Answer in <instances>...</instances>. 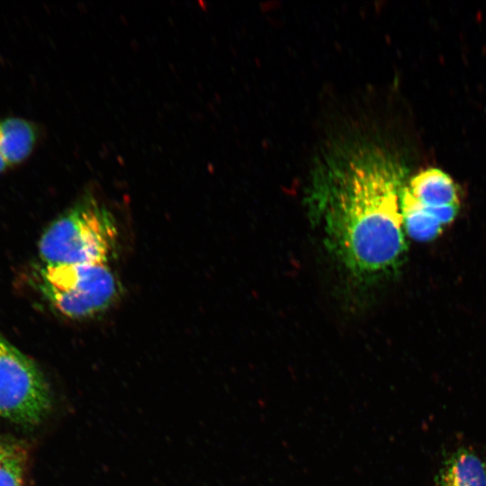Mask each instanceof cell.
<instances>
[{
    "label": "cell",
    "mask_w": 486,
    "mask_h": 486,
    "mask_svg": "<svg viewBox=\"0 0 486 486\" xmlns=\"http://www.w3.org/2000/svg\"><path fill=\"white\" fill-rule=\"evenodd\" d=\"M22 455L10 450L0 464V486H22Z\"/></svg>",
    "instance_id": "8"
},
{
    "label": "cell",
    "mask_w": 486,
    "mask_h": 486,
    "mask_svg": "<svg viewBox=\"0 0 486 486\" xmlns=\"http://www.w3.org/2000/svg\"><path fill=\"white\" fill-rule=\"evenodd\" d=\"M40 288L58 311L75 320L102 313L121 289L108 263L42 266Z\"/></svg>",
    "instance_id": "3"
},
{
    "label": "cell",
    "mask_w": 486,
    "mask_h": 486,
    "mask_svg": "<svg viewBox=\"0 0 486 486\" xmlns=\"http://www.w3.org/2000/svg\"><path fill=\"white\" fill-rule=\"evenodd\" d=\"M435 486H486V462L470 448H458L443 461Z\"/></svg>",
    "instance_id": "6"
},
{
    "label": "cell",
    "mask_w": 486,
    "mask_h": 486,
    "mask_svg": "<svg viewBox=\"0 0 486 486\" xmlns=\"http://www.w3.org/2000/svg\"><path fill=\"white\" fill-rule=\"evenodd\" d=\"M459 208L456 184L438 168L419 172L402 191L404 230L417 241L426 242L437 238L454 221Z\"/></svg>",
    "instance_id": "4"
},
{
    "label": "cell",
    "mask_w": 486,
    "mask_h": 486,
    "mask_svg": "<svg viewBox=\"0 0 486 486\" xmlns=\"http://www.w3.org/2000/svg\"><path fill=\"white\" fill-rule=\"evenodd\" d=\"M37 139V129L30 122L15 117L0 119V155L10 167L32 154Z\"/></svg>",
    "instance_id": "7"
},
{
    "label": "cell",
    "mask_w": 486,
    "mask_h": 486,
    "mask_svg": "<svg viewBox=\"0 0 486 486\" xmlns=\"http://www.w3.org/2000/svg\"><path fill=\"white\" fill-rule=\"evenodd\" d=\"M10 167L8 163L4 160V158L0 155V174L4 172Z\"/></svg>",
    "instance_id": "9"
},
{
    "label": "cell",
    "mask_w": 486,
    "mask_h": 486,
    "mask_svg": "<svg viewBox=\"0 0 486 486\" xmlns=\"http://www.w3.org/2000/svg\"><path fill=\"white\" fill-rule=\"evenodd\" d=\"M117 240L113 215L87 194L48 227L39 254L43 266L108 263Z\"/></svg>",
    "instance_id": "2"
},
{
    "label": "cell",
    "mask_w": 486,
    "mask_h": 486,
    "mask_svg": "<svg viewBox=\"0 0 486 486\" xmlns=\"http://www.w3.org/2000/svg\"><path fill=\"white\" fill-rule=\"evenodd\" d=\"M404 179L398 160L367 145L328 162L313 183L312 208L328 244L357 276L392 269L406 251Z\"/></svg>",
    "instance_id": "1"
},
{
    "label": "cell",
    "mask_w": 486,
    "mask_h": 486,
    "mask_svg": "<svg viewBox=\"0 0 486 486\" xmlns=\"http://www.w3.org/2000/svg\"><path fill=\"white\" fill-rule=\"evenodd\" d=\"M10 449L0 446V464L8 455Z\"/></svg>",
    "instance_id": "10"
},
{
    "label": "cell",
    "mask_w": 486,
    "mask_h": 486,
    "mask_svg": "<svg viewBox=\"0 0 486 486\" xmlns=\"http://www.w3.org/2000/svg\"><path fill=\"white\" fill-rule=\"evenodd\" d=\"M49 385L28 356L0 336V417L22 426L40 424L49 414Z\"/></svg>",
    "instance_id": "5"
}]
</instances>
